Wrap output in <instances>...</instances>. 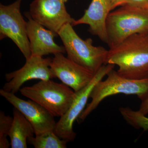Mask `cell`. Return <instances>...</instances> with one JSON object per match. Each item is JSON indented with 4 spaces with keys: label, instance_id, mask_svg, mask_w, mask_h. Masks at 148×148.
<instances>
[{
    "label": "cell",
    "instance_id": "obj_10",
    "mask_svg": "<svg viewBox=\"0 0 148 148\" xmlns=\"http://www.w3.org/2000/svg\"><path fill=\"white\" fill-rule=\"evenodd\" d=\"M0 95L25 116L34 128L35 135L54 130L56 123L54 116L38 103L23 100L3 89L0 90Z\"/></svg>",
    "mask_w": 148,
    "mask_h": 148
},
{
    "label": "cell",
    "instance_id": "obj_9",
    "mask_svg": "<svg viewBox=\"0 0 148 148\" xmlns=\"http://www.w3.org/2000/svg\"><path fill=\"white\" fill-rule=\"evenodd\" d=\"M51 60L50 58L31 56L26 59V63L21 69L5 74L8 82L5 84L3 89L15 94L24 83L30 80H46L53 78L50 69Z\"/></svg>",
    "mask_w": 148,
    "mask_h": 148
},
{
    "label": "cell",
    "instance_id": "obj_7",
    "mask_svg": "<svg viewBox=\"0 0 148 148\" xmlns=\"http://www.w3.org/2000/svg\"><path fill=\"white\" fill-rule=\"evenodd\" d=\"M21 0L8 5H0V39H10L26 59L32 56L27 33V22L20 12Z\"/></svg>",
    "mask_w": 148,
    "mask_h": 148
},
{
    "label": "cell",
    "instance_id": "obj_17",
    "mask_svg": "<svg viewBox=\"0 0 148 148\" xmlns=\"http://www.w3.org/2000/svg\"><path fill=\"white\" fill-rule=\"evenodd\" d=\"M13 117L6 115L3 111H0V138L8 136L13 123Z\"/></svg>",
    "mask_w": 148,
    "mask_h": 148
},
{
    "label": "cell",
    "instance_id": "obj_6",
    "mask_svg": "<svg viewBox=\"0 0 148 148\" xmlns=\"http://www.w3.org/2000/svg\"><path fill=\"white\" fill-rule=\"evenodd\" d=\"M114 66L111 64L103 65L87 85L78 92H75V95L71 105L66 114L56 123L53 130L59 138L69 142L74 141L76 135L73 129L74 122L86 107L88 100L95 85L102 80Z\"/></svg>",
    "mask_w": 148,
    "mask_h": 148
},
{
    "label": "cell",
    "instance_id": "obj_2",
    "mask_svg": "<svg viewBox=\"0 0 148 148\" xmlns=\"http://www.w3.org/2000/svg\"><path fill=\"white\" fill-rule=\"evenodd\" d=\"M72 24L64 25L58 32L68 58L95 75L106 64L108 50L92 45L91 38L83 40L76 33Z\"/></svg>",
    "mask_w": 148,
    "mask_h": 148
},
{
    "label": "cell",
    "instance_id": "obj_21",
    "mask_svg": "<svg viewBox=\"0 0 148 148\" xmlns=\"http://www.w3.org/2000/svg\"><path fill=\"white\" fill-rule=\"evenodd\" d=\"M10 146V143H9L7 137L0 138V148H8Z\"/></svg>",
    "mask_w": 148,
    "mask_h": 148
},
{
    "label": "cell",
    "instance_id": "obj_12",
    "mask_svg": "<svg viewBox=\"0 0 148 148\" xmlns=\"http://www.w3.org/2000/svg\"><path fill=\"white\" fill-rule=\"evenodd\" d=\"M27 17L29 19L27 21V36L32 55L42 57L66 52L64 46L58 45L54 42V38L57 35L32 19L29 13Z\"/></svg>",
    "mask_w": 148,
    "mask_h": 148
},
{
    "label": "cell",
    "instance_id": "obj_16",
    "mask_svg": "<svg viewBox=\"0 0 148 148\" xmlns=\"http://www.w3.org/2000/svg\"><path fill=\"white\" fill-rule=\"evenodd\" d=\"M119 111L124 119L135 128L148 130V118L139 111H134L129 108H121Z\"/></svg>",
    "mask_w": 148,
    "mask_h": 148
},
{
    "label": "cell",
    "instance_id": "obj_20",
    "mask_svg": "<svg viewBox=\"0 0 148 148\" xmlns=\"http://www.w3.org/2000/svg\"><path fill=\"white\" fill-rule=\"evenodd\" d=\"M126 0H111L112 10H114L118 7L124 5Z\"/></svg>",
    "mask_w": 148,
    "mask_h": 148
},
{
    "label": "cell",
    "instance_id": "obj_18",
    "mask_svg": "<svg viewBox=\"0 0 148 148\" xmlns=\"http://www.w3.org/2000/svg\"><path fill=\"white\" fill-rule=\"evenodd\" d=\"M125 4L140 8L148 9V0H126L124 4Z\"/></svg>",
    "mask_w": 148,
    "mask_h": 148
},
{
    "label": "cell",
    "instance_id": "obj_8",
    "mask_svg": "<svg viewBox=\"0 0 148 148\" xmlns=\"http://www.w3.org/2000/svg\"><path fill=\"white\" fill-rule=\"evenodd\" d=\"M29 14L32 19L57 36L64 25L70 23L73 26L75 21L61 0H34Z\"/></svg>",
    "mask_w": 148,
    "mask_h": 148
},
{
    "label": "cell",
    "instance_id": "obj_22",
    "mask_svg": "<svg viewBox=\"0 0 148 148\" xmlns=\"http://www.w3.org/2000/svg\"><path fill=\"white\" fill-rule=\"evenodd\" d=\"M61 1H62L64 2V3H66L68 0H61Z\"/></svg>",
    "mask_w": 148,
    "mask_h": 148
},
{
    "label": "cell",
    "instance_id": "obj_3",
    "mask_svg": "<svg viewBox=\"0 0 148 148\" xmlns=\"http://www.w3.org/2000/svg\"><path fill=\"white\" fill-rule=\"evenodd\" d=\"M104 81L101 80L94 86L90 94L91 101L86 105L79 118L84 121L97 108L104 99L118 94L136 95L142 101L148 95V78L132 79L122 76L112 69Z\"/></svg>",
    "mask_w": 148,
    "mask_h": 148
},
{
    "label": "cell",
    "instance_id": "obj_13",
    "mask_svg": "<svg viewBox=\"0 0 148 148\" xmlns=\"http://www.w3.org/2000/svg\"><path fill=\"white\" fill-rule=\"evenodd\" d=\"M112 11L111 0H92L83 16L75 20L73 26L80 24L88 25V32L107 44V20Z\"/></svg>",
    "mask_w": 148,
    "mask_h": 148
},
{
    "label": "cell",
    "instance_id": "obj_14",
    "mask_svg": "<svg viewBox=\"0 0 148 148\" xmlns=\"http://www.w3.org/2000/svg\"><path fill=\"white\" fill-rule=\"evenodd\" d=\"M34 134L31 123L19 111L14 109L13 123L8 135L11 148H27L28 139Z\"/></svg>",
    "mask_w": 148,
    "mask_h": 148
},
{
    "label": "cell",
    "instance_id": "obj_5",
    "mask_svg": "<svg viewBox=\"0 0 148 148\" xmlns=\"http://www.w3.org/2000/svg\"><path fill=\"white\" fill-rule=\"evenodd\" d=\"M19 91L21 95L39 104L53 116L60 117L69 110L75 95L71 88L51 79L40 80Z\"/></svg>",
    "mask_w": 148,
    "mask_h": 148
},
{
    "label": "cell",
    "instance_id": "obj_19",
    "mask_svg": "<svg viewBox=\"0 0 148 148\" xmlns=\"http://www.w3.org/2000/svg\"><path fill=\"white\" fill-rule=\"evenodd\" d=\"M139 112L141 114L147 115L148 114V95L144 100L142 101Z\"/></svg>",
    "mask_w": 148,
    "mask_h": 148
},
{
    "label": "cell",
    "instance_id": "obj_15",
    "mask_svg": "<svg viewBox=\"0 0 148 148\" xmlns=\"http://www.w3.org/2000/svg\"><path fill=\"white\" fill-rule=\"evenodd\" d=\"M68 141L59 138L53 130L29 138L28 143L35 148H66Z\"/></svg>",
    "mask_w": 148,
    "mask_h": 148
},
{
    "label": "cell",
    "instance_id": "obj_4",
    "mask_svg": "<svg viewBox=\"0 0 148 148\" xmlns=\"http://www.w3.org/2000/svg\"><path fill=\"white\" fill-rule=\"evenodd\" d=\"M109 48L131 35L148 33V9L125 4L109 14L107 20Z\"/></svg>",
    "mask_w": 148,
    "mask_h": 148
},
{
    "label": "cell",
    "instance_id": "obj_11",
    "mask_svg": "<svg viewBox=\"0 0 148 148\" xmlns=\"http://www.w3.org/2000/svg\"><path fill=\"white\" fill-rule=\"evenodd\" d=\"M63 53L54 54L50 65L51 71L53 78H57L75 92H78L89 83L95 75Z\"/></svg>",
    "mask_w": 148,
    "mask_h": 148
},
{
    "label": "cell",
    "instance_id": "obj_1",
    "mask_svg": "<svg viewBox=\"0 0 148 148\" xmlns=\"http://www.w3.org/2000/svg\"><path fill=\"white\" fill-rule=\"evenodd\" d=\"M107 64L118 66L117 72L127 78H148V33L131 35L109 49Z\"/></svg>",
    "mask_w": 148,
    "mask_h": 148
}]
</instances>
